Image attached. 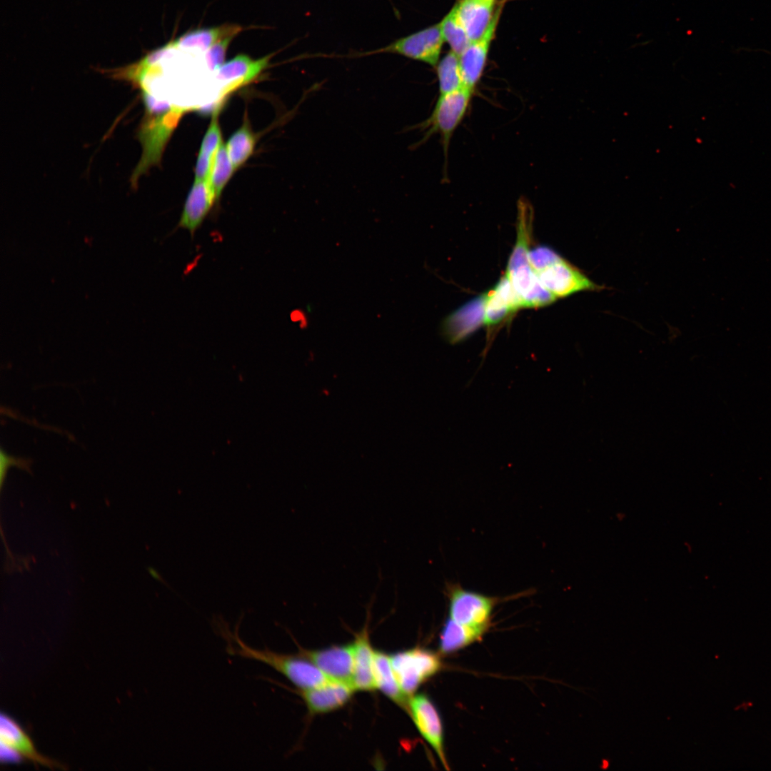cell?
Returning a JSON list of instances; mask_svg holds the SVG:
<instances>
[{"instance_id": "cell-10", "label": "cell", "mask_w": 771, "mask_h": 771, "mask_svg": "<svg viewBox=\"0 0 771 771\" xmlns=\"http://www.w3.org/2000/svg\"><path fill=\"white\" fill-rule=\"evenodd\" d=\"M0 742L2 760L24 758L49 767H62L57 762L41 755L19 725L4 715L1 716Z\"/></svg>"}, {"instance_id": "cell-27", "label": "cell", "mask_w": 771, "mask_h": 771, "mask_svg": "<svg viewBox=\"0 0 771 771\" xmlns=\"http://www.w3.org/2000/svg\"><path fill=\"white\" fill-rule=\"evenodd\" d=\"M220 109L214 110L211 124L201 142L199 153L213 157L219 146L223 142L221 128L218 121Z\"/></svg>"}, {"instance_id": "cell-11", "label": "cell", "mask_w": 771, "mask_h": 771, "mask_svg": "<svg viewBox=\"0 0 771 771\" xmlns=\"http://www.w3.org/2000/svg\"><path fill=\"white\" fill-rule=\"evenodd\" d=\"M503 5L495 10L494 17L484 34L472 41L458 56L461 75L465 87L474 91L479 83L487 62L491 43L502 12Z\"/></svg>"}, {"instance_id": "cell-7", "label": "cell", "mask_w": 771, "mask_h": 771, "mask_svg": "<svg viewBox=\"0 0 771 771\" xmlns=\"http://www.w3.org/2000/svg\"><path fill=\"white\" fill-rule=\"evenodd\" d=\"M390 658L397 680L409 697L443 666L438 653L421 647L396 652Z\"/></svg>"}, {"instance_id": "cell-15", "label": "cell", "mask_w": 771, "mask_h": 771, "mask_svg": "<svg viewBox=\"0 0 771 771\" xmlns=\"http://www.w3.org/2000/svg\"><path fill=\"white\" fill-rule=\"evenodd\" d=\"M355 690L351 684L328 680L316 687L300 690L299 693L310 713L321 714L343 707Z\"/></svg>"}, {"instance_id": "cell-28", "label": "cell", "mask_w": 771, "mask_h": 771, "mask_svg": "<svg viewBox=\"0 0 771 771\" xmlns=\"http://www.w3.org/2000/svg\"><path fill=\"white\" fill-rule=\"evenodd\" d=\"M234 36L233 34L221 39L206 51L205 60L209 71L216 72L223 64L227 49Z\"/></svg>"}, {"instance_id": "cell-3", "label": "cell", "mask_w": 771, "mask_h": 771, "mask_svg": "<svg viewBox=\"0 0 771 771\" xmlns=\"http://www.w3.org/2000/svg\"><path fill=\"white\" fill-rule=\"evenodd\" d=\"M529 260L542 285L556 298L603 288L548 246L530 249Z\"/></svg>"}, {"instance_id": "cell-32", "label": "cell", "mask_w": 771, "mask_h": 771, "mask_svg": "<svg viewBox=\"0 0 771 771\" xmlns=\"http://www.w3.org/2000/svg\"><path fill=\"white\" fill-rule=\"evenodd\" d=\"M485 1H490V2H493V3H495V0H485Z\"/></svg>"}, {"instance_id": "cell-14", "label": "cell", "mask_w": 771, "mask_h": 771, "mask_svg": "<svg viewBox=\"0 0 771 771\" xmlns=\"http://www.w3.org/2000/svg\"><path fill=\"white\" fill-rule=\"evenodd\" d=\"M270 59L269 55L253 59L247 55L238 54L224 63L215 73L216 80L225 86L221 91V98L255 80L267 68Z\"/></svg>"}, {"instance_id": "cell-31", "label": "cell", "mask_w": 771, "mask_h": 771, "mask_svg": "<svg viewBox=\"0 0 771 771\" xmlns=\"http://www.w3.org/2000/svg\"><path fill=\"white\" fill-rule=\"evenodd\" d=\"M148 572H149V573L151 574V576H152V577H153V578L154 579H156V580H159V581H161V582H163V583H164V581H163V580L162 579V578H161V576L160 575V574H159V573H158V572H157V571H156V570L155 569H153V568H148Z\"/></svg>"}, {"instance_id": "cell-16", "label": "cell", "mask_w": 771, "mask_h": 771, "mask_svg": "<svg viewBox=\"0 0 771 771\" xmlns=\"http://www.w3.org/2000/svg\"><path fill=\"white\" fill-rule=\"evenodd\" d=\"M216 202L208 182L194 181L186 198L178 227L193 236Z\"/></svg>"}, {"instance_id": "cell-22", "label": "cell", "mask_w": 771, "mask_h": 771, "mask_svg": "<svg viewBox=\"0 0 771 771\" xmlns=\"http://www.w3.org/2000/svg\"><path fill=\"white\" fill-rule=\"evenodd\" d=\"M241 29L239 26L228 24L214 28L196 29L182 35L173 41V44L176 49L180 47L207 51L221 39L228 35H236Z\"/></svg>"}, {"instance_id": "cell-4", "label": "cell", "mask_w": 771, "mask_h": 771, "mask_svg": "<svg viewBox=\"0 0 771 771\" xmlns=\"http://www.w3.org/2000/svg\"><path fill=\"white\" fill-rule=\"evenodd\" d=\"M473 92L463 87L450 94L439 95L430 116L414 126L423 133L416 146L425 143L433 134L438 133L447 159L451 138L467 113Z\"/></svg>"}, {"instance_id": "cell-12", "label": "cell", "mask_w": 771, "mask_h": 771, "mask_svg": "<svg viewBox=\"0 0 771 771\" xmlns=\"http://www.w3.org/2000/svg\"><path fill=\"white\" fill-rule=\"evenodd\" d=\"M484 296L483 324L488 328V339L491 341L492 332L507 321L521 308L520 301L508 278L504 275Z\"/></svg>"}, {"instance_id": "cell-21", "label": "cell", "mask_w": 771, "mask_h": 771, "mask_svg": "<svg viewBox=\"0 0 771 771\" xmlns=\"http://www.w3.org/2000/svg\"><path fill=\"white\" fill-rule=\"evenodd\" d=\"M486 631L464 626L448 618L440 632L439 651L443 655L457 652L480 640Z\"/></svg>"}, {"instance_id": "cell-6", "label": "cell", "mask_w": 771, "mask_h": 771, "mask_svg": "<svg viewBox=\"0 0 771 771\" xmlns=\"http://www.w3.org/2000/svg\"><path fill=\"white\" fill-rule=\"evenodd\" d=\"M448 618L466 627L487 630L495 606L501 599L467 590L456 583H448Z\"/></svg>"}, {"instance_id": "cell-23", "label": "cell", "mask_w": 771, "mask_h": 771, "mask_svg": "<svg viewBox=\"0 0 771 771\" xmlns=\"http://www.w3.org/2000/svg\"><path fill=\"white\" fill-rule=\"evenodd\" d=\"M256 144V136L251 130L248 121L238 128L229 138L227 151L235 170L242 166L252 155Z\"/></svg>"}, {"instance_id": "cell-24", "label": "cell", "mask_w": 771, "mask_h": 771, "mask_svg": "<svg viewBox=\"0 0 771 771\" xmlns=\"http://www.w3.org/2000/svg\"><path fill=\"white\" fill-rule=\"evenodd\" d=\"M439 95L452 93L465 87L458 56L450 51L435 66Z\"/></svg>"}, {"instance_id": "cell-13", "label": "cell", "mask_w": 771, "mask_h": 771, "mask_svg": "<svg viewBox=\"0 0 771 771\" xmlns=\"http://www.w3.org/2000/svg\"><path fill=\"white\" fill-rule=\"evenodd\" d=\"M299 654L315 664L329 680L352 685L353 644L332 646L319 650H303Z\"/></svg>"}, {"instance_id": "cell-1", "label": "cell", "mask_w": 771, "mask_h": 771, "mask_svg": "<svg viewBox=\"0 0 771 771\" xmlns=\"http://www.w3.org/2000/svg\"><path fill=\"white\" fill-rule=\"evenodd\" d=\"M517 235L513 250L508 259L505 275L516 293L521 308H535L548 306L556 300L540 283L529 260L533 209L525 198L518 202Z\"/></svg>"}, {"instance_id": "cell-2", "label": "cell", "mask_w": 771, "mask_h": 771, "mask_svg": "<svg viewBox=\"0 0 771 771\" xmlns=\"http://www.w3.org/2000/svg\"><path fill=\"white\" fill-rule=\"evenodd\" d=\"M220 628L221 634L227 641L228 654L263 662L283 675L300 690L316 687L329 680L315 664L300 654L280 653L268 648L255 649L241 639L238 630L231 632L224 627Z\"/></svg>"}, {"instance_id": "cell-26", "label": "cell", "mask_w": 771, "mask_h": 771, "mask_svg": "<svg viewBox=\"0 0 771 771\" xmlns=\"http://www.w3.org/2000/svg\"><path fill=\"white\" fill-rule=\"evenodd\" d=\"M439 24L444 41L449 44L450 51L458 56L470 44V40L457 17L454 7Z\"/></svg>"}, {"instance_id": "cell-5", "label": "cell", "mask_w": 771, "mask_h": 771, "mask_svg": "<svg viewBox=\"0 0 771 771\" xmlns=\"http://www.w3.org/2000/svg\"><path fill=\"white\" fill-rule=\"evenodd\" d=\"M184 111V109L175 106L164 115L144 117L138 133L143 152L132 175L133 183L151 166L159 163L166 145Z\"/></svg>"}, {"instance_id": "cell-9", "label": "cell", "mask_w": 771, "mask_h": 771, "mask_svg": "<svg viewBox=\"0 0 771 771\" xmlns=\"http://www.w3.org/2000/svg\"><path fill=\"white\" fill-rule=\"evenodd\" d=\"M418 730L435 751L441 764L449 770L444 750L443 728L439 712L425 694L410 697L408 709Z\"/></svg>"}, {"instance_id": "cell-17", "label": "cell", "mask_w": 771, "mask_h": 771, "mask_svg": "<svg viewBox=\"0 0 771 771\" xmlns=\"http://www.w3.org/2000/svg\"><path fill=\"white\" fill-rule=\"evenodd\" d=\"M484 296L483 294L450 315L443 326V332L447 340L452 343H458L475 331L483 324Z\"/></svg>"}, {"instance_id": "cell-30", "label": "cell", "mask_w": 771, "mask_h": 771, "mask_svg": "<svg viewBox=\"0 0 771 771\" xmlns=\"http://www.w3.org/2000/svg\"><path fill=\"white\" fill-rule=\"evenodd\" d=\"M214 156L210 157L201 153H198L195 167V181H208L213 163Z\"/></svg>"}, {"instance_id": "cell-18", "label": "cell", "mask_w": 771, "mask_h": 771, "mask_svg": "<svg viewBox=\"0 0 771 771\" xmlns=\"http://www.w3.org/2000/svg\"><path fill=\"white\" fill-rule=\"evenodd\" d=\"M495 3L485 0H460L454 9L470 41L481 37L490 26Z\"/></svg>"}, {"instance_id": "cell-8", "label": "cell", "mask_w": 771, "mask_h": 771, "mask_svg": "<svg viewBox=\"0 0 771 771\" xmlns=\"http://www.w3.org/2000/svg\"><path fill=\"white\" fill-rule=\"evenodd\" d=\"M443 43L438 23L398 39L384 47L359 54V56L392 53L435 67L440 61Z\"/></svg>"}, {"instance_id": "cell-25", "label": "cell", "mask_w": 771, "mask_h": 771, "mask_svg": "<svg viewBox=\"0 0 771 771\" xmlns=\"http://www.w3.org/2000/svg\"><path fill=\"white\" fill-rule=\"evenodd\" d=\"M235 171L226 145L222 142L216 152L211 172L208 181L215 195L216 201L220 198L224 187Z\"/></svg>"}, {"instance_id": "cell-20", "label": "cell", "mask_w": 771, "mask_h": 771, "mask_svg": "<svg viewBox=\"0 0 771 771\" xmlns=\"http://www.w3.org/2000/svg\"><path fill=\"white\" fill-rule=\"evenodd\" d=\"M373 670L376 688L407 710L410 697L403 692L397 680L390 657L383 652L375 651Z\"/></svg>"}, {"instance_id": "cell-19", "label": "cell", "mask_w": 771, "mask_h": 771, "mask_svg": "<svg viewBox=\"0 0 771 771\" xmlns=\"http://www.w3.org/2000/svg\"><path fill=\"white\" fill-rule=\"evenodd\" d=\"M353 646L352 685L356 690L372 691L376 688L374 670V650L371 645L367 625L356 635Z\"/></svg>"}, {"instance_id": "cell-29", "label": "cell", "mask_w": 771, "mask_h": 771, "mask_svg": "<svg viewBox=\"0 0 771 771\" xmlns=\"http://www.w3.org/2000/svg\"><path fill=\"white\" fill-rule=\"evenodd\" d=\"M1 466H0V487L2 488L6 473L11 466H18L22 469L29 470V463L24 460L16 458L8 455L2 449L1 450Z\"/></svg>"}]
</instances>
